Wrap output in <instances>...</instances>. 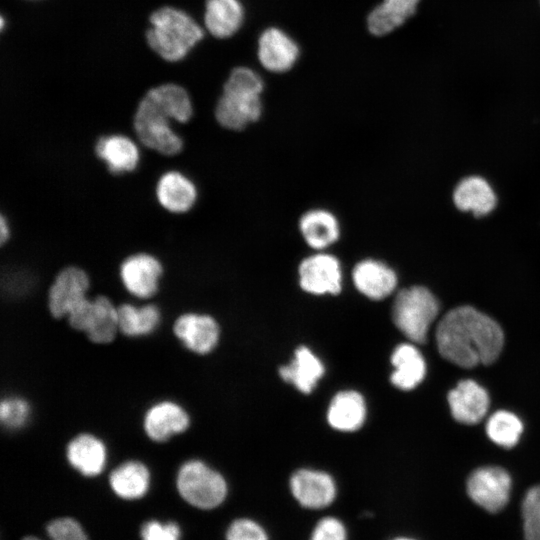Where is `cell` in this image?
<instances>
[{
    "instance_id": "obj_19",
    "label": "cell",
    "mask_w": 540,
    "mask_h": 540,
    "mask_svg": "<svg viewBox=\"0 0 540 540\" xmlns=\"http://www.w3.org/2000/svg\"><path fill=\"white\" fill-rule=\"evenodd\" d=\"M357 290L364 296L381 300L389 296L397 286L395 271L382 261L365 259L358 262L352 272Z\"/></svg>"
},
{
    "instance_id": "obj_8",
    "label": "cell",
    "mask_w": 540,
    "mask_h": 540,
    "mask_svg": "<svg viewBox=\"0 0 540 540\" xmlns=\"http://www.w3.org/2000/svg\"><path fill=\"white\" fill-rule=\"evenodd\" d=\"M89 288L90 279L84 269L69 265L59 270L47 293V307L52 318L67 317L87 298Z\"/></svg>"
},
{
    "instance_id": "obj_32",
    "label": "cell",
    "mask_w": 540,
    "mask_h": 540,
    "mask_svg": "<svg viewBox=\"0 0 540 540\" xmlns=\"http://www.w3.org/2000/svg\"><path fill=\"white\" fill-rule=\"evenodd\" d=\"M31 416L29 402L19 396L3 398L0 403V422L9 430L24 427Z\"/></svg>"
},
{
    "instance_id": "obj_21",
    "label": "cell",
    "mask_w": 540,
    "mask_h": 540,
    "mask_svg": "<svg viewBox=\"0 0 540 540\" xmlns=\"http://www.w3.org/2000/svg\"><path fill=\"white\" fill-rule=\"evenodd\" d=\"M452 199L457 209L472 212L477 217L489 214L497 203L493 188L480 176H468L459 181Z\"/></svg>"
},
{
    "instance_id": "obj_20",
    "label": "cell",
    "mask_w": 540,
    "mask_h": 540,
    "mask_svg": "<svg viewBox=\"0 0 540 540\" xmlns=\"http://www.w3.org/2000/svg\"><path fill=\"white\" fill-rule=\"evenodd\" d=\"M258 55L261 64L273 72H285L299 56L297 44L277 28L265 30L259 38Z\"/></svg>"
},
{
    "instance_id": "obj_12",
    "label": "cell",
    "mask_w": 540,
    "mask_h": 540,
    "mask_svg": "<svg viewBox=\"0 0 540 540\" xmlns=\"http://www.w3.org/2000/svg\"><path fill=\"white\" fill-rule=\"evenodd\" d=\"M172 331L187 350L198 355L210 353L220 333L213 317L194 312L180 314L173 322Z\"/></svg>"
},
{
    "instance_id": "obj_11",
    "label": "cell",
    "mask_w": 540,
    "mask_h": 540,
    "mask_svg": "<svg viewBox=\"0 0 540 540\" xmlns=\"http://www.w3.org/2000/svg\"><path fill=\"white\" fill-rule=\"evenodd\" d=\"M301 288L311 294H338L342 284V270L336 257L317 253L305 258L299 266Z\"/></svg>"
},
{
    "instance_id": "obj_25",
    "label": "cell",
    "mask_w": 540,
    "mask_h": 540,
    "mask_svg": "<svg viewBox=\"0 0 540 540\" xmlns=\"http://www.w3.org/2000/svg\"><path fill=\"white\" fill-rule=\"evenodd\" d=\"M366 417L363 397L356 391H341L332 399L327 419L329 424L340 431H355Z\"/></svg>"
},
{
    "instance_id": "obj_30",
    "label": "cell",
    "mask_w": 540,
    "mask_h": 540,
    "mask_svg": "<svg viewBox=\"0 0 540 540\" xmlns=\"http://www.w3.org/2000/svg\"><path fill=\"white\" fill-rule=\"evenodd\" d=\"M523 424L512 412L500 410L493 413L486 424L488 437L497 445L511 448L517 444Z\"/></svg>"
},
{
    "instance_id": "obj_9",
    "label": "cell",
    "mask_w": 540,
    "mask_h": 540,
    "mask_svg": "<svg viewBox=\"0 0 540 540\" xmlns=\"http://www.w3.org/2000/svg\"><path fill=\"white\" fill-rule=\"evenodd\" d=\"M162 275L160 260L146 252L127 256L119 266L123 287L129 294L140 299L152 298L158 292Z\"/></svg>"
},
{
    "instance_id": "obj_24",
    "label": "cell",
    "mask_w": 540,
    "mask_h": 540,
    "mask_svg": "<svg viewBox=\"0 0 540 540\" xmlns=\"http://www.w3.org/2000/svg\"><path fill=\"white\" fill-rule=\"evenodd\" d=\"M391 362L395 371L391 382L401 390L415 388L425 377L426 364L420 351L411 344H401L394 350Z\"/></svg>"
},
{
    "instance_id": "obj_4",
    "label": "cell",
    "mask_w": 540,
    "mask_h": 540,
    "mask_svg": "<svg viewBox=\"0 0 540 540\" xmlns=\"http://www.w3.org/2000/svg\"><path fill=\"white\" fill-rule=\"evenodd\" d=\"M438 313V300L423 286H412L399 291L392 308L394 324L415 343L425 342Z\"/></svg>"
},
{
    "instance_id": "obj_23",
    "label": "cell",
    "mask_w": 540,
    "mask_h": 540,
    "mask_svg": "<svg viewBox=\"0 0 540 540\" xmlns=\"http://www.w3.org/2000/svg\"><path fill=\"white\" fill-rule=\"evenodd\" d=\"M109 484L117 496L128 500L137 499L149 489L150 472L143 462L126 460L110 472Z\"/></svg>"
},
{
    "instance_id": "obj_13",
    "label": "cell",
    "mask_w": 540,
    "mask_h": 540,
    "mask_svg": "<svg viewBox=\"0 0 540 540\" xmlns=\"http://www.w3.org/2000/svg\"><path fill=\"white\" fill-rule=\"evenodd\" d=\"M262 113L260 95H252L223 89L219 98L215 117L226 129L239 131L257 121Z\"/></svg>"
},
{
    "instance_id": "obj_22",
    "label": "cell",
    "mask_w": 540,
    "mask_h": 540,
    "mask_svg": "<svg viewBox=\"0 0 540 540\" xmlns=\"http://www.w3.org/2000/svg\"><path fill=\"white\" fill-rule=\"evenodd\" d=\"M299 230L305 242L316 250L329 247L340 235L337 218L324 209H312L304 213L299 221Z\"/></svg>"
},
{
    "instance_id": "obj_3",
    "label": "cell",
    "mask_w": 540,
    "mask_h": 540,
    "mask_svg": "<svg viewBox=\"0 0 540 540\" xmlns=\"http://www.w3.org/2000/svg\"><path fill=\"white\" fill-rule=\"evenodd\" d=\"M146 33L150 47L162 58L177 61L203 37L201 28L184 12L164 7L150 16Z\"/></svg>"
},
{
    "instance_id": "obj_2",
    "label": "cell",
    "mask_w": 540,
    "mask_h": 540,
    "mask_svg": "<svg viewBox=\"0 0 540 540\" xmlns=\"http://www.w3.org/2000/svg\"><path fill=\"white\" fill-rule=\"evenodd\" d=\"M193 114L186 90L176 84H164L150 89L138 104L133 129L139 142L164 156H175L183 149V139L171 126V121L188 122Z\"/></svg>"
},
{
    "instance_id": "obj_26",
    "label": "cell",
    "mask_w": 540,
    "mask_h": 540,
    "mask_svg": "<svg viewBox=\"0 0 540 540\" xmlns=\"http://www.w3.org/2000/svg\"><path fill=\"white\" fill-rule=\"evenodd\" d=\"M117 313L119 332L127 337L150 335L161 322L160 308L154 303L141 306L122 303L117 306Z\"/></svg>"
},
{
    "instance_id": "obj_16",
    "label": "cell",
    "mask_w": 540,
    "mask_h": 540,
    "mask_svg": "<svg viewBox=\"0 0 540 540\" xmlns=\"http://www.w3.org/2000/svg\"><path fill=\"white\" fill-rule=\"evenodd\" d=\"M94 152L111 174L133 172L140 161V151L130 137L112 133L100 136L94 145Z\"/></svg>"
},
{
    "instance_id": "obj_10",
    "label": "cell",
    "mask_w": 540,
    "mask_h": 540,
    "mask_svg": "<svg viewBox=\"0 0 540 540\" xmlns=\"http://www.w3.org/2000/svg\"><path fill=\"white\" fill-rule=\"evenodd\" d=\"M190 422V416L183 406L165 399L155 402L145 411L142 424L147 438L161 444L184 433Z\"/></svg>"
},
{
    "instance_id": "obj_38",
    "label": "cell",
    "mask_w": 540,
    "mask_h": 540,
    "mask_svg": "<svg viewBox=\"0 0 540 540\" xmlns=\"http://www.w3.org/2000/svg\"><path fill=\"white\" fill-rule=\"evenodd\" d=\"M11 235V229L8 219L4 214L0 215V244L4 245Z\"/></svg>"
},
{
    "instance_id": "obj_28",
    "label": "cell",
    "mask_w": 540,
    "mask_h": 540,
    "mask_svg": "<svg viewBox=\"0 0 540 540\" xmlns=\"http://www.w3.org/2000/svg\"><path fill=\"white\" fill-rule=\"evenodd\" d=\"M420 0H384L368 16V28L377 36L388 34L405 23Z\"/></svg>"
},
{
    "instance_id": "obj_14",
    "label": "cell",
    "mask_w": 540,
    "mask_h": 540,
    "mask_svg": "<svg viewBox=\"0 0 540 540\" xmlns=\"http://www.w3.org/2000/svg\"><path fill=\"white\" fill-rule=\"evenodd\" d=\"M290 488L295 499L309 509L324 508L330 505L336 496L332 477L321 471H296L290 479Z\"/></svg>"
},
{
    "instance_id": "obj_31",
    "label": "cell",
    "mask_w": 540,
    "mask_h": 540,
    "mask_svg": "<svg viewBox=\"0 0 540 540\" xmlns=\"http://www.w3.org/2000/svg\"><path fill=\"white\" fill-rule=\"evenodd\" d=\"M521 511L524 539L540 540V484L526 492Z\"/></svg>"
},
{
    "instance_id": "obj_5",
    "label": "cell",
    "mask_w": 540,
    "mask_h": 540,
    "mask_svg": "<svg viewBox=\"0 0 540 540\" xmlns=\"http://www.w3.org/2000/svg\"><path fill=\"white\" fill-rule=\"evenodd\" d=\"M176 484L181 497L200 509L217 507L227 494L223 476L198 459L185 461L180 466Z\"/></svg>"
},
{
    "instance_id": "obj_15",
    "label": "cell",
    "mask_w": 540,
    "mask_h": 540,
    "mask_svg": "<svg viewBox=\"0 0 540 540\" xmlns=\"http://www.w3.org/2000/svg\"><path fill=\"white\" fill-rule=\"evenodd\" d=\"M155 196L164 210L173 214H184L194 207L198 191L194 182L185 174L169 170L158 178Z\"/></svg>"
},
{
    "instance_id": "obj_39",
    "label": "cell",
    "mask_w": 540,
    "mask_h": 540,
    "mask_svg": "<svg viewBox=\"0 0 540 540\" xmlns=\"http://www.w3.org/2000/svg\"><path fill=\"white\" fill-rule=\"evenodd\" d=\"M394 540H414V539L402 537V538H396V539H394Z\"/></svg>"
},
{
    "instance_id": "obj_7",
    "label": "cell",
    "mask_w": 540,
    "mask_h": 540,
    "mask_svg": "<svg viewBox=\"0 0 540 540\" xmlns=\"http://www.w3.org/2000/svg\"><path fill=\"white\" fill-rule=\"evenodd\" d=\"M466 487L468 496L475 504L488 512L497 513L509 501L512 480L503 468L485 466L470 474Z\"/></svg>"
},
{
    "instance_id": "obj_36",
    "label": "cell",
    "mask_w": 540,
    "mask_h": 540,
    "mask_svg": "<svg viewBox=\"0 0 540 540\" xmlns=\"http://www.w3.org/2000/svg\"><path fill=\"white\" fill-rule=\"evenodd\" d=\"M141 537L143 540H179L180 529L175 522L162 524L151 520L143 525Z\"/></svg>"
},
{
    "instance_id": "obj_18",
    "label": "cell",
    "mask_w": 540,
    "mask_h": 540,
    "mask_svg": "<svg viewBox=\"0 0 540 540\" xmlns=\"http://www.w3.org/2000/svg\"><path fill=\"white\" fill-rule=\"evenodd\" d=\"M453 418L463 424H476L486 415L489 408L487 391L473 380H463L448 394Z\"/></svg>"
},
{
    "instance_id": "obj_34",
    "label": "cell",
    "mask_w": 540,
    "mask_h": 540,
    "mask_svg": "<svg viewBox=\"0 0 540 540\" xmlns=\"http://www.w3.org/2000/svg\"><path fill=\"white\" fill-rule=\"evenodd\" d=\"M47 533L52 540H88L81 525L72 518H57L47 525ZM22 540H39L33 536Z\"/></svg>"
},
{
    "instance_id": "obj_17",
    "label": "cell",
    "mask_w": 540,
    "mask_h": 540,
    "mask_svg": "<svg viewBox=\"0 0 540 540\" xmlns=\"http://www.w3.org/2000/svg\"><path fill=\"white\" fill-rule=\"evenodd\" d=\"M68 463L86 477L99 475L107 461V447L103 440L89 432L78 433L65 447Z\"/></svg>"
},
{
    "instance_id": "obj_6",
    "label": "cell",
    "mask_w": 540,
    "mask_h": 540,
    "mask_svg": "<svg viewBox=\"0 0 540 540\" xmlns=\"http://www.w3.org/2000/svg\"><path fill=\"white\" fill-rule=\"evenodd\" d=\"M66 318L73 330L83 332L93 344H110L119 332L117 306L106 295L87 297Z\"/></svg>"
},
{
    "instance_id": "obj_37",
    "label": "cell",
    "mask_w": 540,
    "mask_h": 540,
    "mask_svg": "<svg viewBox=\"0 0 540 540\" xmlns=\"http://www.w3.org/2000/svg\"><path fill=\"white\" fill-rule=\"evenodd\" d=\"M311 540H346V530L338 519L326 517L315 526Z\"/></svg>"
},
{
    "instance_id": "obj_29",
    "label": "cell",
    "mask_w": 540,
    "mask_h": 540,
    "mask_svg": "<svg viewBox=\"0 0 540 540\" xmlns=\"http://www.w3.org/2000/svg\"><path fill=\"white\" fill-rule=\"evenodd\" d=\"M243 8L238 0H207L205 25L219 38L234 34L242 24Z\"/></svg>"
},
{
    "instance_id": "obj_33",
    "label": "cell",
    "mask_w": 540,
    "mask_h": 540,
    "mask_svg": "<svg viewBox=\"0 0 540 540\" xmlns=\"http://www.w3.org/2000/svg\"><path fill=\"white\" fill-rule=\"evenodd\" d=\"M224 89L260 95L263 90V82L260 76L246 67L234 69L227 79Z\"/></svg>"
},
{
    "instance_id": "obj_27",
    "label": "cell",
    "mask_w": 540,
    "mask_h": 540,
    "mask_svg": "<svg viewBox=\"0 0 540 540\" xmlns=\"http://www.w3.org/2000/svg\"><path fill=\"white\" fill-rule=\"evenodd\" d=\"M279 373L299 391L310 393L324 374V366L307 347L301 346L295 351L291 364L282 366Z\"/></svg>"
},
{
    "instance_id": "obj_1",
    "label": "cell",
    "mask_w": 540,
    "mask_h": 540,
    "mask_svg": "<svg viewBox=\"0 0 540 540\" xmlns=\"http://www.w3.org/2000/svg\"><path fill=\"white\" fill-rule=\"evenodd\" d=\"M439 353L449 362L472 368L494 362L502 351L504 335L499 324L471 306L446 313L436 329Z\"/></svg>"
},
{
    "instance_id": "obj_35",
    "label": "cell",
    "mask_w": 540,
    "mask_h": 540,
    "mask_svg": "<svg viewBox=\"0 0 540 540\" xmlns=\"http://www.w3.org/2000/svg\"><path fill=\"white\" fill-rule=\"evenodd\" d=\"M226 540H268L265 530L250 519H237L228 528Z\"/></svg>"
}]
</instances>
